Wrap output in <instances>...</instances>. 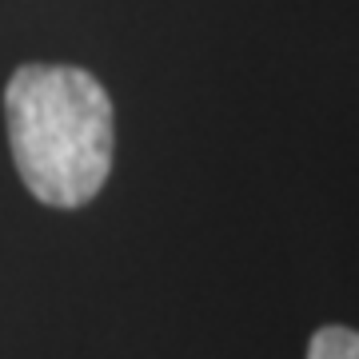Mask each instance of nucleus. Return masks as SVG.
<instances>
[{
  "instance_id": "1",
  "label": "nucleus",
  "mask_w": 359,
  "mask_h": 359,
  "mask_svg": "<svg viewBox=\"0 0 359 359\" xmlns=\"http://www.w3.org/2000/svg\"><path fill=\"white\" fill-rule=\"evenodd\" d=\"M16 172L48 208H80L108 184L116 148L112 96L84 68L25 65L4 88Z\"/></svg>"
},
{
  "instance_id": "2",
  "label": "nucleus",
  "mask_w": 359,
  "mask_h": 359,
  "mask_svg": "<svg viewBox=\"0 0 359 359\" xmlns=\"http://www.w3.org/2000/svg\"><path fill=\"white\" fill-rule=\"evenodd\" d=\"M308 359H359V339L351 327H320L308 344Z\"/></svg>"
}]
</instances>
